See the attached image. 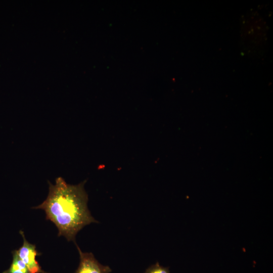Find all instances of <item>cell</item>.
Listing matches in <instances>:
<instances>
[{
	"mask_svg": "<svg viewBox=\"0 0 273 273\" xmlns=\"http://www.w3.org/2000/svg\"><path fill=\"white\" fill-rule=\"evenodd\" d=\"M85 181L76 185L67 184L58 177L55 184L49 181V192L46 199L32 208L44 211L46 219L53 222L58 236L75 243L77 234L85 226L97 223L87 207L88 196L84 189Z\"/></svg>",
	"mask_w": 273,
	"mask_h": 273,
	"instance_id": "cell-1",
	"label": "cell"
},
{
	"mask_svg": "<svg viewBox=\"0 0 273 273\" xmlns=\"http://www.w3.org/2000/svg\"><path fill=\"white\" fill-rule=\"evenodd\" d=\"M78 249L80 261L75 273H110L109 266L101 264L91 252H83L75 243Z\"/></svg>",
	"mask_w": 273,
	"mask_h": 273,
	"instance_id": "cell-3",
	"label": "cell"
},
{
	"mask_svg": "<svg viewBox=\"0 0 273 273\" xmlns=\"http://www.w3.org/2000/svg\"><path fill=\"white\" fill-rule=\"evenodd\" d=\"M144 273H170L168 267L160 265L158 262L149 267Z\"/></svg>",
	"mask_w": 273,
	"mask_h": 273,
	"instance_id": "cell-5",
	"label": "cell"
},
{
	"mask_svg": "<svg viewBox=\"0 0 273 273\" xmlns=\"http://www.w3.org/2000/svg\"><path fill=\"white\" fill-rule=\"evenodd\" d=\"M13 261L9 268L3 273H30L26 265L19 258L15 250L12 252Z\"/></svg>",
	"mask_w": 273,
	"mask_h": 273,
	"instance_id": "cell-4",
	"label": "cell"
},
{
	"mask_svg": "<svg viewBox=\"0 0 273 273\" xmlns=\"http://www.w3.org/2000/svg\"><path fill=\"white\" fill-rule=\"evenodd\" d=\"M20 234L23 238V243L21 247L15 250L17 255L26 265L30 273L43 272L36 260V257L40 254L36 250L35 245L27 241L22 231H20Z\"/></svg>",
	"mask_w": 273,
	"mask_h": 273,
	"instance_id": "cell-2",
	"label": "cell"
}]
</instances>
